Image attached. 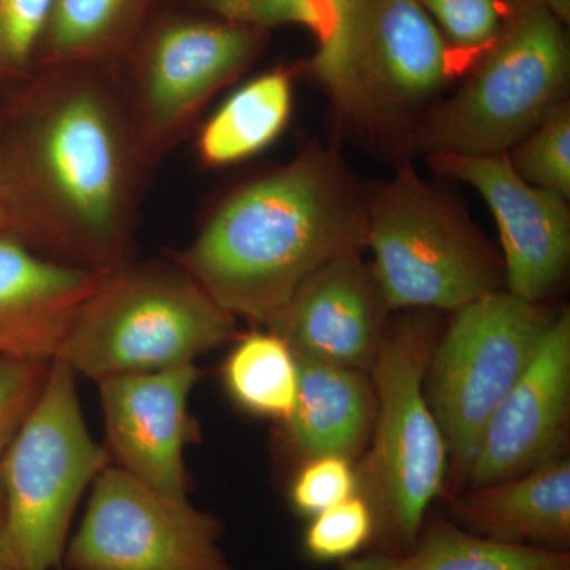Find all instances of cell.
Wrapping results in <instances>:
<instances>
[{
  "label": "cell",
  "mask_w": 570,
  "mask_h": 570,
  "mask_svg": "<svg viewBox=\"0 0 570 570\" xmlns=\"http://www.w3.org/2000/svg\"><path fill=\"white\" fill-rule=\"evenodd\" d=\"M0 99L6 232L41 255L96 272L134 261L153 168L119 67L36 70Z\"/></svg>",
  "instance_id": "1"
},
{
  "label": "cell",
  "mask_w": 570,
  "mask_h": 570,
  "mask_svg": "<svg viewBox=\"0 0 570 570\" xmlns=\"http://www.w3.org/2000/svg\"><path fill=\"white\" fill-rule=\"evenodd\" d=\"M366 204L332 154L309 149L238 187L170 261L235 317L268 325L337 255L365 246Z\"/></svg>",
  "instance_id": "2"
},
{
  "label": "cell",
  "mask_w": 570,
  "mask_h": 570,
  "mask_svg": "<svg viewBox=\"0 0 570 570\" xmlns=\"http://www.w3.org/2000/svg\"><path fill=\"white\" fill-rule=\"evenodd\" d=\"M441 332L434 313L412 311L387 326L370 370L376 414L356 474L358 493L376 517L373 542L382 553L415 546L428 509L448 485V444L425 395Z\"/></svg>",
  "instance_id": "3"
},
{
  "label": "cell",
  "mask_w": 570,
  "mask_h": 570,
  "mask_svg": "<svg viewBox=\"0 0 570 570\" xmlns=\"http://www.w3.org/2000/svg\"><path fill=\"white\" fill-rule=\"evenodd\" d=\"M238 336L236 317L174 261H130L78 306L55 360L100 382L189 365Z\"/></svg>",
  "instance_id": "4"
},
{
  "label": "cell",
  "mask_w": 570,
  "mask_h": 570,
  "mask_svg": "<svg viewBox=\"0 0 570 570\" xmlns=\"http://www.w3.org/2000/svg\"><path fill=\"white\" fill-rule=\"evenodd\" d=\"M328 3V32L311 67L348 121L400 122L452 77L449 41L417 0Z\"/></svg>",
  "instance_id": "5"
},
{
  "label": "cell",
  "mask_w": 570,
  "mask_h": 570,
  "mask_svg": "<svg viewBox=\"0 0 570 570\" xmlns=\"http://www.w3.org/2000/svg\"><path fill=\"white\" fill-rule=\"evenodd\" d=\"M111 460L89 434L77 373L52 360L43 392L3 455L7 543L17 570H59L86 489Z\"/></svg>",
  "instance_id": "6"
},
{
  "label": "cell",
  "mask_w": 570,
  "mask_h": 570,
  "mask_svg": "<svg viewBox=\"0 0 570 570\" xmlns=\"http://www.w3.org/2000/svg\"><path fill=\"white\" fill-rule=\"evenodd\" d=\"M365 245L392 311L455 313L504 283L485 239L409 168L367 202Z\"/></svg>",
  "instance_id": "7"
},
{
  "label": "cell",
  "mask_w": 570,
  "mask_h": 570,
  "mask_svg": "<svg viewBox=\"0 0 570 570\" xmlns=\"http://www.w3.org/2000/svg\"><path fill=\"white\" fill-rule=\"evenodd\" d=\"M564 21L539 3L517 6L463 88L420 127L430 154H508L564 102L569 45Z\"/></svg>",
  "instance_id": "8"
},
{
  "label": "cell",
  "mask_w": 570,
  "mask_h": 570,
  "mask_svg": "<svg viewBox=\"0 0 570 570\" xmlns=\"http://www.w3.org/2000/svg\"><path fill=\"white\" fill-rule=\"evenodd\" d=\"M266 33L195 10L164 7L153 18L119 67L149 167L178 145L214 94L254 62Z\"/></svg>",
  "instance_id": "9"
},
{
  "label": "cell",
  "mask_w": 570,
  "mask_h": 570,
  "mask_svg": "<svg viewBox=\"0 0 570 570\" xmlns=\"http://www.w3.org/2000/svg\"><path fill=\"white\" fill-rule=\"evenodd\" d=\"M453 314L428 363L425 395L448 444L450 482L460 490L483 428L530 365L553 317L508 291Z\"/></svg>",
  "instance_id": "10"
},
{
  "label": "cell",
  "mask_w": 570,
  "mask_h": 570,
  "mask_svg": "<svg viewBox=\"0 0 570 570\" xmlns=\"http://www.w3.org/2000/svg\"><path fill=\"white\" fill-rule=\"evenodd\" d=\"M219 521L165 497L121 468L94 480L81 528L63 554L70 570H232Z\"/></svg>",
  "instance_id": "11"
},
{
  "label": "cell",
  "mask_w": 570,
  "mask_h": 570,
  "mask_svg": "<svg viewBox=\"0 0 570 570\" xmlns=\"http://www.w3.org/2000/svg\"><path fill=\"white\" fill-rule=\"evenodd\" d=\"M430 163L474 187L490 206L501 235L509 294L531 303L547 298L569 265L568 198L524 181L508 154H431Z\"/></svg>",
  "instance_id": "12"
},
{
  "label": "cell",
  "mask_w": 570,
  "mask_h": 570,
  "mask_svg": "<svg viewBox=\"0 0 570 570\" xmlns=\"http://www.w3.org/2000/svg\"><path fill=\"white\" fill-rule=\"evenodd\" d=\"M570 417V316L551 318L538 351L479 439L464 485H489L564 456Z\"/></svg>",
  "instance_id": "13"
},
{
  "label": "cell",
  "mask_w": 570,
  "mask_h": 570,
  "mask_svg": "<svg viewBox=\"0 0 570 570\" xmlns=\"http://www.w3.org/2000/svg\"><path fill=\"white\" fill-rule=\"evenodd\" d=\"M202 376L195 363L99 382L110 460L165 497L186 501L184 452L197 439L190 392Z\"/></svg>",
  "instance_id": "14"
},
{
  "label": "cell",
  "mask_w": 570,
  "mask_h": 570,
  "mask_svg": "<svg viewBox=\"0 0 570 570\" xmlns=\"http://www.w3.org/2000/svg\"><path fill=\"white\" fill-rule=\"evenodd\" d=\"M390 311L373 268L352 249L314 273L266 328L299 358L370 373Z\"/></svg>",
  "instance_id": "15"
},
{
  "label": "cell",
  "mask_w": 570,
  "mask_h": 570,
  "mask_svg": "<svg viewBox=\"0 0 570 570\" xmlns=\"http://www.w3.org/2000/svg\"><path fill=\"white\" fill-rule=\"evenodd\" d=\"M105 273L62 264L0 232V355L55 360L75 311Z\"/></svg>",
  "instance_id": "16"
},
{
  "label": "cell",
  "mask_w": 570,
  "mask_h": 570,
  "mask_svg": "<svg viewBox=\"0 0 570 570\" xmlns=\"http://www.w3.org/2000/svg\"><path fill=\"white\" fill-rule=\"evenodd\" d=\"M455 523L510 546L569 550L570 461L551 460L517 478L469 489L452 505Z\"/></svg>",
  "instance_id": "17"
},
{
  "label": "cell",
  "mask_w": 570,
  "mask_h": 570,
  "mask_svg": "<svg viewBox=\"0 0 570 570\" xmlns=\"http://www.w3.org/2000/svg\"><path fill=\"white\" fill-rule=\"evenodd\" d=\"M299 387L284 438L302 460L318 455L360 459L376 414L370 373L354 367L299 358Z\"/></svg>",
  "instance_id": "18"
},
{
  "label": "cell",
  "mask_w": 570,
  "mask_h": 570,
  "mask_svg": "<svg viewBox=\"0 0 570 570\" xmlns=\"http://www.w3.org/2000/svg\"><path fill=\"white\" fill-rule=\"evenodd\" d=\"M164 0H55L36 70L121 67Z\"/></svg>",
  "instance_id": "19"
},
{
  "label": "cell",
  "mask_w": 570,
  "mask_h": 570,
  "mask_svg": "<svg viewBox=\"0 0 570 570\" xmlns=\"http://www.w3.org/2000/svg\"><path fill=\"white\" fill-rule=\"evenodd\" d=\"M340 570H570V553L494 542L455 521L434 520L425 523L411 550L356 554L341 562Z\"/></svg>",
  "instance_id": "20"
},
{
  "label": "cell",
  "mask_w": 570,
  "mask_h": 570,
  "mask_svg": "<svg viewBox=\"0 0 570 570\" xmlns=\"http://www.w3.org/2000/svg\"><path fill=\"white\" fill-rule=\"evenodd\" d=\"M292 80L272 70L236 89L204 124L197 154L206 167H228L250 159L279 138L292 112Z\"/></svg>",
  "instance_id": "21"
},
{
  "label": "cell",
  "mask_w": 570,
  "mask_h": 570,
  "mask_svg": "<svg viewBox=\"0 0 570 570\" xmlns=\"http://www.w3.org/2000/svg\"><path fill=\"white\" fill-rule=\"evenodd\" d=\"M223 366L224 387L236 406L255 417L284 423L299 387V362L272 330L239 335Z\"/></svg>",
  "instance_id": "22"
},
{
  "label": "cell",
  "mask_w": 570,
  "mask_h": 570,
  "mask_svg": "<svg viewBox=\"0 0 570 570\" xmlns=\"http://www.w3.org/2000/svg\"><path fill=\"white\" fill-rule=\"evenodd\" d=\"M510 164L524 181L569 198L570 108L554 107L543 121L508 153Z\"/></svg>",
  "instance_id": "23"
},
{
  "label": "cell",
  "mask_w": 570,
  "mask_h": 570,
  "mask_svg": "<svg viewBox=\"0 0 570 570\" xmlns=\"http://www.w3.org/2000/svg\"><path fill=\"white\" fill-rule=\"evenodd\" d=\"M55 0H0V94L36 71Z\"/></svg>",
  "instance_id": "24"
},
{
  "label": "cell",
  "mask_w": 570,
  "mask_h": 570,
  "mask_svg": "<svg viewBox=\"0 0 570 570\" xmlns=\"http://www.w3.org/2000/svg\"><path fill=\"white\" fill-rule=\"evenodd\" d=\"M190 10L216 20L268 31L276 26L295 24L325 37L330 28L328 0H183Z\"/></svg>",
  "instance_id": "25"
},
{
  "label": "cell",
  "mask_w": 570,
  "mask_h": 570,
  "mask_svg": "<svg viewBox=\"0 0 570 570\" xmlns=\"http://www.w3.org/2000/svg\"><path fill=\"white\" fill-rule=\"evenodd\" d=\"M376 534V517L363 494L324 510L311 519L305 550L313 560L346 561L360 553Z\"/></svg>",
  "instance_id": "26"
},
{
  "label": "cell",
  "mask_w": 570,
  "mask_h": 570,
  "mask_svg": "<svg viewBox=\"0 0 570 570\" xmlns=\"http://www.w3.org/2000/svg\"><path fill=\"white\" fill-rule=\"evenodd\" d=\"M444 39L460 50L489 48L505 24L502 0H417Z\"/></svg>",
  "instance_id": "27"
},
{
  "label": "cell",
  "mask_w": 570,
  "mask_h": 570,
  "mask_svg": "<svg viewBox=\"0 0 570 570\" xmlns=\"http://www.w3.org/2000/svg\"><path fill=\"white\" fill-rule=\"evenodd\" d=\"M358 493L356 461L340 455L303 460L291 487L296 512L313 517Z\"/></svg>",
  "instance_id": "28"
},
{
  "label": "cell",
  "mask_w": 570,
  "mask_h": 570,
  "mask_svg": "<svg viewBox=\"0 0 570 570\" xmlns=\"http://www.w3.org/2000/svg\"><path fill=\"white\" fill-rule=\"evenodd\" d=\"M51 363L0 355V456L39 401Z\"/></svg>",
  "instance_id": "29"
},
{
  "label": "cell",
  "mask_w": 570,
  "mask_h": 570,
  "mask_svg": "<svg viewBox=\"0 0 570 570\" xmlns=\"http://www.w3.org/2000/svg\"><path fill=\"white\" fill-rule=\"evenodd\" d=\"M0 570H17L11 561L7 543L6 499H3L2 480H0Z\"/></svg>",
  "instance_id": "30"
},
{
  "label": "cell",
  "mask_w": 570,
  "mask_h": 570,
  "mask_svg": "<svg viewBox=\"0 0 570 570\" xmlns=\"http://www.w3.org/2000/svg\"><path fill=\"white\" fill-rule=\"evenodd\" d=\"M505 2V0H502ZM515 6H523V3H539V6L547 7L560 18L561 21L569 20L570 0H513Z\"/></svg>",
  "instance_id": "31"
},
{
  "label": "cell",
  "mask_w": 570,
  "mask_h": 570,
  "mask_svg": "<svg viewBox=\"0 0 570 570\" xmlns=\"http://www.w3.org/2000/svg\"><path fill=\"white\" fill-rule=\"evenodd\" d=\"M7 230V217L6 213H3L2 206H0V232Z\"/></svg>",
  "instance_id": "32"
},
{
  "label": "cell",
  "mask_w": 570,
  "mask_h": 570,
  "mask_svg": "<svg viewBox=\"0 0 570 570\" xmlns=\"http://www.w3.org/2000/svg\"><path fill=\"white\" fill-rule=\"evenodd\" d=\"M0 189H2V141H0Z\"/></svg>",
  "instance_id": "33"
}]
</instances>
